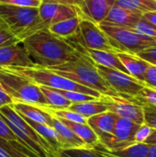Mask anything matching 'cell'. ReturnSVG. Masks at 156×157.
<instances>
[{"label":"cell","mask_w":156,"mask_h":157,"mask_svg":"<svg viewBox=\"0 0 156 157\" xmlns=\"http://www.w3.org/2000/svg\"><path fill=\"white\" fill-rule=\"evenodd\" d=\"M39 9V17L44 29H47L51 24L77 17L79 15L78 7L61 3L44 2L41 1Z\"/></svg>","instance_id":"obj_11"},{"label":"cell","mask_w":156,"mask_h":157,"mask_svg":"<svg viewBox=\"0 0 156 157\" xmlns=\"http://www.w3.org/2000/svg\"><path fill=\"white\" fill-rule=\"evenodd\" d=\"M144 84L146 86L156 88V65L149 64L144 76Z\"/></svg>","instance_id":"obj_39"},{"label":"cell","mask_w":156,"mask_h":157,"mask_svg":"<svg viewBox=\"0 0 156 157\" xmlns=\"http://www.w3.org/2000/svg\"><path fill=\"white\" fill-rule=\"evenodd\" d=\"M119 116L108 110L87 119V124L92 128L99 139V143L109 137L112 132Z\"/></svg>","instance_id":"obj_15"},{"label":"cell","mask_w":156,"mask_h":157,"mask_svg":"<svg viewBox=\"0 0 156 157\" xmlns=\"http://www.w3.org/2000/svg\"><path fill=\"white\" fill-rule=\"evenodd\" d=\"M96 67L104 80L121 98H128L129 97H134L144 86V84L121 71L99 64H96Z\"/></svg>","instance_id":"obj_7"},{"label":"cell","mask_w":156,"mask_h":157,"mask_svg":"<svg viewBox=\"0 0 156 157\" xmlns=\"http://www.w3.org/2000/svg\"><path fill=\"white\" fill-rule=\"evenodd\" d=\"M20 41L6 26H0V47Z\"/></svg>","instance_id":"obj_34"},{"label":"cell","mask_w":156,"mask_h":157,"mask_svg":"<svg viewBox=\"0 0 156 157\" xmlns=\"http://www.w3.org/2000/svg\"><path fill=\"white\" fill-rule=\"evenodd\" d=\"M116 0H81L78 11L79 15L99 24L105 20L109 10L115 5Z\"/></svg>","instance_id":"obj_14"},{"label":"cell","mask_w":156,"mask_h":157,"mask_svg":"<svg viewBox=\"0 0 156 157\" xmlns=\"http://www.w3.org/2000/svg\"><path fill=\"white\" fill-rule=\"evenodd\" d=\"M57 119V118H56ZM60 120L63 124H65L68 128H70L85 144L86 148L88 149H94L97 144H99V139L95 133V132L92 130V128L87 123H77V122H72L69 121Z\"/></svg>","instance_id":"obj_22"},{"label":"cell","mask_w":156,"mask_h":157,"mask_svg":"<svg viewBox=\"0 0 156 157\" xmlns=\"http://www.w3.org/2000/svg\"><path fill=\"white\" fill-rule=\"evenodd\" d=\"M115 4L128 11L140 15L156 11L155 0H116Z\"/></svg>","instance_id":"obj_26"},{"label":"cell","mask_w":156,"mask_h":157,"mask_svg":"<svg viewBox=\"0 0 156 157\" xmlns=\"http://www.w3.org/2000/svg\"><path fill=\"white\" fill-rule=\"evenodd\" d=\"M0 157H11L1 145H0Z\"/></svg>","instance_id":"obj_46"},{"label":"cell","mask_w":156,"mask_h":157,"mask_svg":"<svg viewBox=\"0 0 156 157\" xmlns=\"http://www.w3.org/2000/svg\"><path fill=\"white\" fill-rule=\"evenodd\" d=\"M0 145L8 153V155L11 157H23L17 153V151L14 148V146L11 144L10 142H6L5 140L0 139Z\"/></svg>","instance_id":"obj_40"},{"label":"cell","mask_w":156,"mask_h":157,"mask_svg":"<svg viewBox=\"0 0 156 157\" xmlns=\"http://www.w3.org/2000/svg\"><path fill=\"white\" fill-rule=\"evenodd\" d=\"M47 29L56 37L67 39L79 30V16L51 24Z\"/></svg>","instance_id":"obj_24"},{"label":"cell","mask_w":156,"mask_h":157,"mask_svg":"<svg viewBox=\"0 0 156 157\" xmlns=\"http://www.w3.org/2000/svg\"><path fill=\"white\" fill-rule=\"evenodd\" d=\"M132 29L140 34L153 38L156 40V27L150 23L148 20H146L143 17H141L140 21L134 26Z\"/></svg>","instance_id":"obj_32"},{"label":"cell","mask_w":156,"mask_h":157,"mask_svg":"<svg viewBox=\"0 0 156 157\" xmlns=\"http://www.w3.org/2000/svg\"><path fill=\"white\" fill-rule=\"evenodd\" d=\"M0 139L6 142H17V138L12 132L5 119L0 115Z\"/></svg>","instance_id":"obj_33"},{"label":"cell","mask_w":156,"mask_h":157,"mask_svg":"<svg viewBox=\"0 0 156 157\" xmlns=\"http://www.w3.org/2000/svg\"><path fill=\"white\" fill-rule=\"evenodd\" d=\"M35 66L49 68L83 57L64 39L51 34L47 29H40L21 40Z\"/></svg>","instance_id":"obj_1"},{"label":"cell","mask_w":156,"mask_h":157,"mask_svg":"<svg viewBox=\"0 0 156 157\" xmlns=\"http://www.w3.org/2000/svg\"><path fill=\"white\" fill-rule=\"evenodd\" d=\"M107 35L111 47L116 52L137 54L138 52L156 46V40L148 36L140 34L131 29L118 27L109 24H98Z\"/></svg>","instance_id":"obj_6"},{"label":"cell","mask_w":156,"mask_h":157,"mask_svg":"<svg viewBox=\"0 0 156 157\" xmlns=\"http://www.w3.org/2000/svg\"><path fill=\"white\" fill-rule=\"evenodd\" d=\"M120 62L125 66L128 74L144 84V76L146 70L150 63L141 59L135 54H131L127 52H116ZM145 86V84H144Z\"/></svg>","instance_id":"obj_19"},{"label":"cell","mask_w":156,"mask_h":157,"mask_svg":"<svg viewBox=\"0 0 156 157\" xmlns=\"http://www.w3.org/2000/svg\"><path fill=\"white\" fill-rule=\"evenodd\" d=\"M146 144L148 145H156V129H154L151 135L147 138V140L145 141Z\"/></svg>","instance_id":"obj_44"},{"label":"cell","mask_w":156,"mask_h":157,"mask_svg":"<svg viewBox=\"0 0 156 157\" xmlns=\"http://www.w3.org/2000/svg\"><path fill=\"white\" fill-rule=\"evenodd\" d=\"M141 59L144 60L150 64L156 65V46L147 48L136 54Z\"/></svg>","instance_id":"obj_38"},{"label":"cell","mask_w":156,"mask_h":157,"mask_svg":"<svg viewBox=\"0 0 156 157\" xmlns=\"http://www.w3.org/2000/svg\"><path fill=\"white\" fill-rule=\"evenodd\" d=\"M10 69L32 81L38 86H43L51 88L60 89V90H69L84 93L89 96H92L97 99L100 98L101 94L94 89L79 85L68 78H65L48 68L33 66V67H3Z\"/></svg>","instance_id":"obj_5"},{"label":"cell","mask_w":156,"mask_h":157,"mask_svg":"<svg viewBox=\"0 0 156 157\" xmlns=\"http://www.w3.org/2000/svg\"><path fill=\"white\" fill-rule=\"evenodd\" d=\"M143 17L148 20L150 23H152L153 25H154L156 27V11H150V12H146L143 15Z\"/></svg>","instance_id":"obj_43"},{"label":"cell","mask_w":156,"mask_h":157,"mask_svg":"<svg viewBox=\"0 0 156 157\" xmlns=\"http://www.w3.org/2000/svg\"><path fill=\"white\" fill-rule=\"evenodd\" d=\"M0 26H6V25H5V24H4V23H3V22L0 20Z\"/></svg>","instance_id":"obj_47"},{"label":"cell","mask_w":156,"mask_h":157,"mask_svg":"<svg viewBox=\"0 0 156 157\" xmlns=\"http://www.w3.org/2000/svg\"><path fill=\"white\" fill-rule=\"evenodd\" d=\"M86 52H87L88 57L96 64H99V65H102V66H105L108 68H111V69H116V70H119V71L128 74V71L126 70L125 66L120 62V60L119 59V57L115 52L86 49Z\"/></svg>","instance_id":"obj_20"},{"label":"cell","mask_w":156,"mask_h":157,"mask_svg":"<svg viewBox=\"0 0 156 157\" xmlns=\"http://www.w3.org/2000/svg\"><path fill=\"white\" fill-rule=\"evenodd\" d=\"M52 128H54L56 132L59 133V135L61 136L64 144V150L71 149V148L86 147L83 141L70 128H68L60 120L56 119L53 116H52Z\"/></svg>","instance_id":"obj_23"},{"label":"cell","mask_w":156,"mask_h":157,"mask_svg":"<svg viewBox=\"0 0 156 157\" xmlns=\"http://www.w3.org/2000/svg\"><path fill=\"white\" fill-rule=\"evenodd\" d=\"M67 109L74 111L82 115L86 119H88L97 114L108 111V108L106 107V105L103 102H101L99 99L79 102V103H72Z\"/></svg>","instance_id":"obj_25"},{"label":"cell","mask_w":156,"mask_h":157,"mask_svg":"<svg viewBox=\"0 0 156 157\" xmlns=\"http://www.w3.org/2000/svg\"><path fill=\"white\" fill-rule=\"evenodd\" d=\"M40 88L48 103L47 109H66L72 104L69 100L63 98L60 93H58L55 89L40 86Z\"/></svg>","instance_id":"obj_27"},{"label":"cell","mask_w":156,"mask_h":157,"mask_svg":"<svg viewBox=\"0 0 156 157\" xmlns=\"http://www.w3.org/2000/svg\"><path fill=\"white\" fill-rule=\"evenodd\" d=\"M0 20L20 41L34 32L44 29L38 7L0 4Z\"/></svg>","instance_id":"obj_3"},{"label":"cell","mask_w":156,"mask_h":157,"mask_svg":"<svg viewBox=\"0 0 156 157\" xmlns=\"http://www.w3.org/2000/svg\"><path fill=\"white\" fill-rule=\"evenodd\" d=\"M79 16V32L84 47L92 50H101L108 52H115L111 47L105 32L97 24L92 20Z\"/></svg>","instance_id":"obj_9"},{"label":"cell","mask_w":156,"mask_h":157,"mask_svg":"<svg viewBox=\"0 0 156 157\" xmlns=\"http://www.w3.org/2000/svg\"><path fill=\"white\" fill-rule=\"evenodd\" d=\"M99 100L106 105L108 110L115 113L119 117L129 119L140 125L144 123V112L142 106L119 96L101 95Z\"/></svg>","instance_id":"obj_10"},{"label":"cell","mask_w":156,"mask_h":157,"mask_svg":"<svg viewBox=\"0 0 156 157\" xmlns=\"http://www.w3.org/2000/svg\"><path fill=\"white\" fill-rule=\"evenodd\" d=\"M48 69L79 85L94 89L101 95L119 96L99 75L95 63L88 56H83Z\"/></svg>","instance_id":"obj_2"},{"label":"cell","mask_w":156,"mask_h":157,"mask_svg":"<svg viewBox=\"0 0 156 157\" xmlns=\"http://www.w3.org/2000/svg\"><path fill=\"white\" fill-rule=\"evenodd\" d=\"M140 124L125 118L119 117L112 134L102 141L100 144L108 151H117L135 144L134 134Z\"/></svg>","instance_id":"obj_8"},{"label":"cell","mask_w":156,"mask_h":157,"mask_svg":"<svg viewBox=\"0 0 156 157\" xmlns=\"http://www.w3.org/2000/svg\"><path fill=\"white\" fill-rule=\"evenodd\" d=\"M33 67L35 66L22 43L18 41L0 47V67Z\"/></svg>","instance_id":"obj_13"},{"label":"cell","mask_w":156,"mask_h":157,"mask_svg":"<svg viewBox=\"0 0 156 157\" xmlns=\"http://www.w3.org/2000/svg\"><path fill=\"white\" fill-rule=\"evenodd\" d=\"M94 149L99 154L108 157H148L149 145L146 144L135 143L120 150L108 151L99 144Z\"/></svg>","instance_id":"obj_21"},{"label":"cell","mask_w":156,"mask_h":157,"mask_svg":"<svg viewBox=\"0 0 156 157\" xmlns=\"http://www.w3.org/2000/svg\"><path fill=\"white\" fill-rule=\"evenodd\" d=\"M43 109L57 119H62V120L69 121L72 122H77V123H87V119H86L82 115L74 111H72L70 109H47V108H43Z\"/></svg>","instance_id":"obj_29"},{"label":"cell","mask_w":156,"mask_h":157,"mask_svg":"<svg viewBox=\"0 0 156 157\" xmlns=\"http://www.w3.org/2000/svg\"><path fill=\"white\" fill-rule=\"evenodd\" d=\"M22 118L34 129V131L38 134H40L48 143V144L51 146V148L53 151V156H60L61 152L64 150V144H63V142L61 136L56 132V130L48 125L32 121L24 117H22Z\"/></svg>","instance_id":"obj_17"},{"label":"cell","mask_w":156,"mask_h":157,"mask_svg":"<svg viewBox=\"0 0 156 157\" xmlns=\"http://www.w3.org/2000/svg\"><path fill=\"white\" fill-rule=\"evenodd\" d=\"M0 114L4 118H6L8 121H10L28 138L32 140L36 144H38L43 150H45L50 155V156L51 157L53 155V151L51 148V146L48 144V143L40 134H38L34 131V129L13 109L12 105H7L0 108Z\"/></svg>","instance_id":"obj_12"},{"label":"cell","mask_w":156,"mask_h":157,"mask_svg":"<svg viewBox=\"0 0 156 157\" xmlns=\"http://www.w3.org/2000/svg\"><path fill=\"white\" fill-rule=\"evenodd\" d=\"M55 89V88H53ZM58 93H60L63 98H65L67 100H69L71 103H79V102H85V101H92L97 100V98L76 91H69V90H60L55 89Z\"/></svg>","instance_id":"obj_30"},{"label":"cell","mask_w":156,"mask_h":157,"mask_svg":"<svg viewBox=\"0 0 156 157\" xmlns=\"http://www.w3.org/2000/svg\"><path fill=\"white\" fill-rule=\"evenodd\" d=\"M127 99L142 107H156V88L144 86L136 96L129 97Z\"/></svg>","instance_id":"obj_28"},{"label":"cell","mask_w":156,"mask_h":157,"mask_svg":"<svg viewBox=\"0 0 156 157\" xmlns=\"http://www.w3.org/2000/svg\"><path fill=\"white\" fill-rule=\"evenodd\" d=\"M13 103L14 100L10 98V96L6 92V90L0 85V108L7 105H12Z\"/></svg>","instance_id":"obj_41"},{"label":"cell","mask_w":156,"mask_h":157,"mask_svg":"<svg viewBox=\"0 0 156 157\" xmlns=\"http://www.w3.org/2000/svg\"><path fill=\"white\" fill-rule=\"evenodd\" d=\"M153 128L145 123L140 125L138 130L136 131L134 134V142L138 144H144L147 138L151 135L153 132Z\"/></svg>","instance_id":"obj_35"},{"label":"cell","mask_w":156,"mask_h":157,"mask_svg":"<svg viewBox=\"0 0 156 157\" xmlns=\"http://www.w3.org/2000/svg\"><path fill=\"white\" fill-rule=\"evenodd\" d=\"M144 112V123L156 129V107L143 106Z\"/></svg>","instance_id":"obj_36"},{"label":"cell","mask_w":156,"mask_h":157,"mask_svg":"<svg viewBox=\"0 0 156 157\" xmlns=\"http://www.w3.org/2000/svg\"><path fill=\"white\" fill-rule=\"evenodd\" d=\"M143 15L128 11L115 4L109 10L105 20L101 23L132 29L134 26L140 21Z\"/></svg>","instance_id":"obj_16"},{"label":"cell","mask_w":156,"mask_h":157,"mask_svg":"<svg viewBox=\"0 0 156 157\" xmlns=\"http://www.w3.org/2000/svg\"><path fill=\"white\" fill-rule=\"evenodd\" d=\"M148 157H156V145H149Z\"/></svg>","instance_id":"obj_45"},{"label":"cell","mask_w":156,"mask_h":157,"mask_svg":"<svg viewBox=\"0 0 156 157\" xmlns=\"http://www.w3.org/2000/svg\"><path fill=\"white\" fill-rule=\"evenodd\" d=\"M102 156H103V157H106V156H104V155H102Z\"/></svg>","instance_id":"obj_48"},{"label":"cell","mask_w":156,"mask_h":157,"mask_svg":"<svg viewBox=\"0 0 156 157\" xmlns=\"http://www.w3.org/2000/svg\"><path fill=\"white\" fill-rule=\"evenodd\" d=\"M12 107L20 116L32 121L52 127V116L43 108L20 102H14Z\"/></svg>","instance_id":"obj_18"},{"label":"cell","mask_w":156,"mask_h":157,"mask_svg":"<svg viewBox=\"0 0 156 157\" xmlns=\"http://www.w3.org/2000/svg\"><path fill=\"white\" fill-rule=\"evenodd\" d=\"M61 155L68 157H103L96 149L83 148H71L61 152Z\"/></svg>","instance_id":"obj_31"},{"label":"cell","mask_w":156,"mask_h":157,"mask_svg":"<svg viewBox=\"0 0 156 157\" xmlns=\"http://www.w3.org/2000/svg\"><path fill=\"white\" fill-rule=\"evenodd\" d=\"M44 2H53V3H61V4H66L71 6H78L81 3V0H41Z\"/></svg>","instance_id":"obj_42"},{"label":"cell","mask_w":156,"mask_h":157,"mask_svg":"<svg viewBox=\"0 0 156 157\" xmlns=\"http://www.w3.org/2000/svg\"><path fill=\"white\" fill-rule=\"evenodd\" d=\"M0 85L14 102L48 108L40 86L10 69L0 67Z\"/></svg>","instance_id":"obj_4"},{"label":"cell","mask_w":156,"mask_h":157,"mask_svg":"<svg viewBox=\"0 0 156 157\" xmlns=\"http://www.w3.org/2000/svg\"><path fill=\"white\" fill-rule=\"evenodd\" d=\"M155 1H156V0H155Z\"/></svg>","instance_id":"obj_49"},{"label":"cell","mask_w":156,"mask_h":157,"mask_svg":"<svg viewBox=\"0 0 156 157\" xmlns=\"http://www.w3.org/2000/svg\"><path fill=\"white\" fill-rule=\"evenodd\" d=\"M41 0H0V4H6L17 6L39 7Z\"/></svg>","instance_id":"obj_37"}]
</instances>
